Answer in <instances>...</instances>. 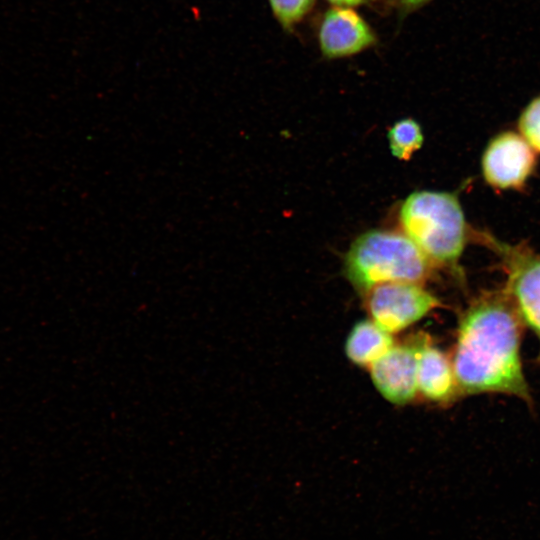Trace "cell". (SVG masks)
<instances>
[{"label": "cell", "mask_w": 540, "mask_h": 540, "mask_svg": "<svg viewBox=\"0 0 540 540\" xmlns=\"http://www.w3.org/2000/svg\"><path fill=\"white\" fill-rule=\"evenodd\" d=\"M524 325L500 290H483L459 317L451 355L459 396L503 394L533 406L521 360Z\"/></svg>", "instance_id": "obj_1"}, {"label": "cell", "mask_w": 540, "mask_h": 540, "mask_svg": "<svg viewBox=\"0 0 540 540\" xmlns=\"http://www.w3.org/2000/svg\"><path fill=\"white\" fill-rule=\"evenodd\" d=\"M399 222L434 267L449 268L462 280L459 260L469 233L456 194L413 192L400 207Z\"/></svg>", "instance_id": "obj_2"}, {"label": "cell", "mask_w": 540, "mask_h": 540, "mask_svg": "<svg viewBox=\"0 0 540 540\" xmlns=\"http://www.w3.org/2000/svg\"><path fill=\"white\" fill-rule=\"evenodd\" d=\"M434 268L409 237L391 230H371L360 235L344 262L348 280L363 293L385 282L423 284Z\"/></svg>", "instance_id": "obj_3"}, {"label": "cell", "mask_w": 540, "mask_h": 540, "mask_svg": "<svg viewBox=\"0 0 540 540\" xmlns=\"http://www.w3.org/2000/svg\"><path fill=\"white\" fill-rule=\"evenodd\" d=\"M472 234L500 259L506 276L502 289L524 327L533 332L540 344V254L523 244H507L486 232Z\"/></svg>", "instance_id": "obj_4"}, {"label": "cell", "mask_w": 540, "mask_h": 540, "mask_svg": "<svg viewBox=\"0 0 540 540\" xmlns=\"http://www.w3.org/2000/svg\"><path fill=\"white\" fill-rule=\"evenodd\" d=\"M365 295L371 320L391 334L404 330L442 306L435 295L415 282L380 283Z\"/></svg>", "instance_id": "obj_5"}, {"label": "cell", "mask_w": 540, "mask_h": 540, "mask_svg": "<svg viewBox=\"0 0 540 540\" xmlns=\"http://www.w3.org/2000/svg\"><path fill=\"white\" fill-rule=\"evenodd\" d=\"M534 149L520 135L504 132L487 145L482 158L485 181L499 189H518L536 165Z\"/></svg>", "instance_id": "obj_6"}, {"label": "cell", "mask_w": 540, "mask_h": 540, "mask_svg": "<svg viewBox=\"0 0 540 540\" xmlns=\"http://www.w3.org/2000/svg\"><path fill=\"white\" fill-rule=\"evenodd\" d=\"M423 336L394 344L369 366L375 387L394 404H406L418 393V361Z\"/></svg>", "instance_id": "obj_7"}, {"label": "cell", "mask_w": 540, "mask_h": 540, "mask_svg": "<svg viewBox=\"0 0 540 540\" xmlns=\"http://www.w3.org/2000/svg\"><path fill=\"white\" fill-rule=\"evenodd\" d=\"M318 42L325 57L342 58L371 47L376 42V36L353 8L333 6L322 18Z\"/></svg>", "instance_id": "obj_8"}, {"label": "cell", "mask_w": 540, "mask_h": 540, "mask_svg": "<svg viewBox=\"0 0 540 540\" xmlns=\"http://www.w3.org/2000/svg\"><path fill=\"white\" fill-rule=\"evenodd\" d=\"M418 392L439 404H448L459 397L451 358L423 336L417 374Z\"/></svg>", "instance_id": "obj_9"}, {"label": "cell", "mask_w": 540, "mask_h": 540, "mask_svg": "<svg viewBox=\"0 0 540 540\" xmlns=\"http://www.w3.org/2000/svg\"><path fill=\"white\" fill-rule=\"evenodd\" d=\"M394 345L392 334L373 320H362L354 325L346 343L348 358L360 366H370Z\"/></svg>", "instance_id": "obj_10"}, {"label": "cell", "mask_w": 540, "mask_h": 540, "mask_svg": "<svg viewBox=\"0 0 540 540\" xmlns=\"http://www.w3.org/2000/svg\"><path fill=\"white\" fill-rule=\"evenodd\" d=\"M388 142L392 154L399 160H409L420 149L423 133L413 119L397 121L388 131Z\"/></svg>", "instance_id": "obj_11"}, {"label": "cell", "mask_w": 540, "mask_h": 540, "mask_svg": "<svg viewBox=\"0 0 540 540\" xmlns=\"http://www.w3.org/2000/svg\"><path fill=\"white\" fill-rule=\"evenodd\" d=\"M315 0H269L271 10L278 22L291 29L312 10Z\"/></svg>", "instance_id": "obj_12"}, {"label": "cell", "mask_w": 540, "mask_h": 540, "mask_svg": "<svg viewBox=\"0 0 540 540\" xmlns=\"http://www.w3.org/2000/svg\"><path fill=\"white\" fill-rule=\"evenodd\" d=\"M518 127L528 144L540 152V95L524 108L519 117Z\"/></svg>", "instance_id": "obj_13"}, {"label": "cell", "mask_w": 540, "mask_h": 540, "mask_svg": "<svg viewBox=\"0 0 540 540\" xmlns=\"http://www.w3.org/2000/svg\"><path fill=\"white\" fill-rule=\"evenodd\" d=\"M431 0H398L400 6L405 10H413L419 8Z\"/></svg>", "instance_id": "obj_14"}, {"label": "cell", "mask_w": 540, "mask_h": 540, "mask_svg": "<svg viewBox=\"0 0 540 540\" xmlns=\"http://www.w3.org/2000/svg\"><path fill=\"white\" fill-rule=\"evenodd\" d=\"M331 3L333 6L338 7H355L365 3L367 0H326Z\"/></svg>", "instance_id": "obj_15"}]
</instances>
